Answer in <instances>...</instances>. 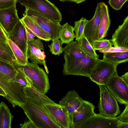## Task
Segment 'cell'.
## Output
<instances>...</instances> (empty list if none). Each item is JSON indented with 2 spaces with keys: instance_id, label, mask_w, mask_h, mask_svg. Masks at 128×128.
Segmentation results:
<instances>
[{
  "instance_id": "23",
  "label": "cell",
  "mask_w": 128,
  "mask_h": 128,
  "mask_svg": "<svg viewBox=\"0 0 128 128\" xmlns=\"http://www.w3.org/2000/svg\"><path fill=\"white\" fill-rule=\"evenodd\" d=\"M14 116L10 110L3 102L0 103V128H10Z\"/></svg>"
},
{
  "instance_id": "6",
  "label": "cell",
  "mask_w": 128,
  "mask_h": 128,
  "mask_svg": "<svg viewBox=\"0 0 128 128\" xmlns=\"http://www.w3.org/2000/svg\"><path fill=\"white\" fill-rule=\"evenodd\" d=\"M0 58V82L5 88L18 92L22 87L17 83L15 78L17 73L16 65Z\"/></svg>"
},
{
  "instance_id": "20",
  "label": "cell",
  "mask_w": 128,
  "mask_h": 128,
  "mask_svg": "<svg viewBox=\"0 0 128 128\" xmlns=\"http://www.w3.org/2000/svg\"><path fill=\"white\" fill-rule=\"evenodd\" d=\"M20 20L38 38L46 41L51 40L50 34L45 31L30 17L27 16H24Z\"/></svg>"
},
{
  "instance_id": "14",
  "label": "cell",
  "mask_w": 128,
  "mask_h": 128,
  "mask_svg": "<svg viewBox=\"0 0 128 128\" xmlns=\"http://www.w3.org/2000/svg\"><path fill=\"white\" fill-rule=\"evenodd\" d=\"M16 4L9 8L0 10V24L8 36L20 19L17 14Z\"/></svg>"
},
{
  "instance_id": "33",
  "label": "cell",
  "mask_w": 128,
  "mask_h": 128,
  "mask_svg": "<svg viewBox=\"0 0 128 128\" xmlns=\"http://www.w3.org/2000/svg\"><path fill=\"white\" fill-rule=\"evenodd\" d=\"M91 44L95 50H102L112 46V45L110 40L106 39L95 41Z\"/></svg>"
},
{
  "instance_id": "43",
  "label": "cell",
  "mask_w": 128,
  "mask_h": 128,
  "mask_svg": "<svg viewBox=\"0 0 128 128\" xmlns=\"http://www.w3.org/2000/svg\"><path fill=\"white\" fill-rule=\"evenodd\" d=\"M60 1L62 2H64L65 1H67V0H59Z\"/></svg>"
},
{
  "instance_id": "22",
  "label": "cell",
  "mask_w": 128,
  "mask_h": 128,
  "mask_svg": "<svg viewBox=\"0 0 128 128\" xmlns=\"http://www.w3.org/2000/svg\"><path fill=\"white\" fill-rule=\"evenodd\" d=\"M74 28L66 22L60 25L58 32V38L63 44H67L73 41L75 38Z\"/></svg>"
},
{
  "instance_id": "13",
  "label": "cell",
  "mask_w": 128,
  "mask_h": 128,
  "mask_svg": "<svg viewBox=\"0 0 128 128\" xmlns=\"http://www.w3.org/2000/svg\"><path fill=\"white\" fill-rule=\"evenodd\" d=\"M101 15V6L100 2L97 4L93 17L90 20H87L84 27V35L90 44L99 40L98 33Z\"/></svg>"
},
{
  "instance_id": "16",
  "label": "cell",
  "mask_w": 128,
  "mask_h": 128,
  "mask_svg": "<svg viewBox=\"0 0 128 128\" xmlns=\"http://www.w3.org/2000/svg\"><path fill=\"white\" fill-rule=\"evenodd\" d=\"M95 106L89 102L84 100L80 106L70 116L72 128L85 120L95 113Z\"/></svg>"
},
{
  "instance_id": "30",
  "label": "cell",
  "mask_w": 128,
  "mask_h": 128,
  "mask_svg": "<svg viewBox=\"0 0 128 128\" xmlns=\"http://www.w3.org/2000/svg\"><path fill=\"white\" fill-rule=\"evenodd\" d=\"M52 42L48 46L50 52L54 55L59 56L64 51L62 44L59 38L52 40Z\"/></svg>"
},
{
  "instance_id": "39",
  "label": "cell",
  "mask_w": 128,
  "mask_h": 128,
  "mask_svg": "<svg viewBox=\"0 0 128 128\" xmlns=\"http://www.w3.org/2000/svg\"><path fill=\"white\" fill-rule=\"evenodd\" d=\"M20 128H36L32 122L28 120H25L23 124H20Z\"/></svg>"
},
{
  "instance_id": "26",
  "label": "cell",
  "mask_w": 128,
  "mask_h": 128,
  "mask_svg": "<svg viewBox=\"0 0 128 128\" xmlns=\"http://www.w3.org/2000/svg\"><path fill=\"white\" fill-rule=\"evenodd\" d=\"M0 58L17 64L15 57L8 43L0 38Z\"/></svg>"
},
{
  "instance_id": "41",
  "label": "cell",
  "mask_w": 128,
  "mask_h": 128,
  "mask_svg": "<svg viewBox=\"0 0 128 128\" xmlns=\"http://www.w3.org/2000/svg\"><path fill=\"white\" fill-rule=\"evenodd\" d=\"M0 95L5 98L6 96V94L5 92L0 86Z\"/></svg>"
},
{
  "instance_id": "7",
  "label": "cell",
  "mask_w": 128,
  "mask_h": 128,
  "mask_svg": "<svg viewBox=\"0 0 128 128\" xmlns=\"http://www.w3.org/2000/svg\"><path fill=\"white\" fill-rule=\"evenodd\" d=\"M25 8L23 16H27L33 19L45 31L50 34L51 40L59 38L60 22L50 18L36 11Z\"/></svg>"
},
{
  "instance_id": "11",
  "label": "cell",
  "mask_w": 128,
  "mask_h": 128,
  "mask_svg": "<svg viewBox=\"0 0 128 128\" xmlns=\"http://www.w3.org/2000/svg\"><path fill=\"white\" fill-rule=\"evenodd\" d=\"M118 122V117H108L94 113L88 118L76 125L74 128H116Z\"/></svg>"
},
{
  "instance_id": "37",
  "label": "cell",
  "mask_w": 128,
  "mask_h": 128,
  "mask_svg": "<svg viewBox=\"0 0 128 128\" xmlns=\"http://www.w3.org/2000/svg\"><path fill=\"white\" fill-rule=\"evenodd\" d=\"M26 30L28 42L31 41L36 36L35 34L26 26L23 24Z\"/></svg>"
},
{
  "instance_id": "28",
  "label": "cell",
  "mask_w": 128,
  "mask_h": 128,
  "mask_svg": "<svg viewBox=\"0 0 128 128\" xmlns=\"http://www.w3.org/2000/svg\"><path fill=\"white\" fill-rule=\"evenodd\" d=\"M78 42L81 49L87 56L93 59H98V55L84 34Z\"/></svg>"
},
{
  "instance_id": "21",
  "label": "cell",
  "mask_w": 128,
  "mask_h": 128,
  "mask_svg": "<svg viewBox=\"0 0 128 128\" xmlns=\"http://www.w3.org/2000/svg\"><path fill=\"white\" fill-rule=\"evenodd\" d=\"M100 4L101 15L98 33L99 40H102L106 36L110 24L108 6L103 2H100Z\"/></svg>"
},
{
  "instance_id": "31",
  "label": "cell",
  "mask_w": 128,
  "mask_h": 128,
  "mask_svg": "<svg viewBox=\"0 0 128 128\" xmlns=\"http://www.w3.org/2000/svg\"><path fill=\"white\" fill-rule=\"evenodd\" d=\"M17 73L15 78L16 82L24 88L30 86L32 84L29 79L17 66Z\"/></svg>"
},
{
  "instance_id": "3",
  "label": "cell",
  "mask_w": 128,
  "mask_h": 128,
  "mask_svg": "<svg viewBox=\"0 0 128 128\" xmlns=\"http://www.w3.org/2000/svg\"><path fill=\"white\" fill-rule=\"evenodd\" d=\"M31 84L42 92L46 94L50 87L48 76L38 64L30 62L24 66L17 64Z\"/></svg>"
},
{
  "instance_id": "9",
  "label": "cell",
  "mask_w": 128,
  "mask_h": 128,
  "mask_svg": "<svg viewBox=\"0 0 128 128\" xmlns=\"http://www.w3.org/2000/svg\"><path fill=\"white\" fill-rule=\"evenodd\" d=\"M43 108L50 117L61 128H72L71 117L66 107L56 103L44 105Z\"/></svg>"
},
{
  "instance_id": "1",
  "label": "cell",
  "mask_w": 128,
  "mask_h": 128,
  "mask_svg": "<svg viewBox=\"0 0 128 128\" xmlns=\"http://www.w3.org/2000/svg\"><path fill=\"white\" fill-rule=\"evenodd\" d=\"M64 75L82 76L89 78L99 60L93 59L88 56L75 58L64 53Z\"/></svg>"
},
{
  "instance_id": "8",
  "label": "cell",
  "mask_w": 128,
  "mask_h": 128,
  "mask_svg": "<svg viewBox=\"0 0 128 128\" xmlns=\"http://www.w3.org/2000/svg\"><path fill=\"white\" fill-rule=\"evenodd\" d=\"M117 66L110 62L99 60L89 78L98 85H105L109 79L117 73Z\"/></svg>"
},
{
  "instance_id": "24",
  "label": "cell",
  "mask_w": 128,
  "mask_h": 128,
  "mask_svg": "<svg viewBox=\"0 0 128 128\" xmlns=\"http://www.w3.org/2000/svg\"><path fill=\"white\" fill-rule=\"evenodd\" d=\"M102 60L117 66L128 61V51L106 53L103 54Z\"/></svg>"
},
{
  "instance_id": "40",
  "label": "cell",
  "mask_w": 128,
  "mask_h": 128,
  "mask_svg": "<svg viewBox=\"0 0 128 128\" xmlns=\"http://www.w3.org/2000/svg\"><path fill=\"white\" fill-rule=\"evenodd\" d=\"M122 78L127 84H128V72H127L120 76Z\"/></svg>"
},
{
  "instance_id": "38",
  "label": "cell",
  "mask_w": 128,
  "mask_h": 128,
  "mask_svg": "<svg viewBox=\"0 0 128 128\" xmlns=\"http://www.w3.org/2000/svg\"><path fill=\"white\" fill-rule=\"evenodd\" d=\"M0 38L6 42L8 43V35L0 24Z\"/></svg>"
},
{
  "instance_id": "4",
  "label": "cell",
  "mask_w": 128,
  "mask_h": 128,
  "mask_svg": "<svg viewBox=\"0 0 128 128\" xmlns=\"http://www.w3.org/2000/svg\"><path fill=\"white\" fill-rule=\"evenodd\" d=\"M22 5L36 11L52 20L60 22L61 13L58 8L48 0H17Z\"/></svg>"
},
{
  "instance_id": "17",
  "label": "cell",
  "mask_w": 128,
  "mask_h": 128,
  "mask_svg": "<svg viewBox=\"0 0 128 128\" xmlns=\"http://www.w3.org/2000/svg\"><path fill=\"white\" fill-rule=\"evenodd\" d=\"M24 90L26 99L38 106L43 108L44 105L56 103L46 94L42 92L32 85L25 87Z\"/></svg>"
},
{
  "instance_id": "2",
  "label": "cell",
  "mask_w": 128,
  "mask_h": 128,
  "mask_svg": "<svg viewBox=\"0 0 128 128\" xmlns=\"http://www.w3.org/2000/svg\"><path fill=\"white\" fill-rule=\"evenodd\" d=\"M22 108L36 128H61L50 117L43 108L27 99Z\"/></svg>"
},
{
  "instance_id": "29",
  "label": "cell",
  "mask_w": 128,
  "mask_h": 128,
  "mask_svg": "<svg viewBox=\"0 0 128 128\" xmlns=\"http://www.w3.org/2000/svg\"><path fill=\"white\" fill-rule=\"evenodd\" d=\"M87 20L86 18L82 17L79 20L74 22V29L75 32L76 41H78L84 34V27Z\"/></svg>"
},
{
  "instance_id": "27",
  "label": "cell",
  "mask_w": 128,
  "mask_h": 128,
  "mask_svg": "<svg viewBox=\"0 0 128 128\" xmlns=\"http://www.w3.org/2000/svg\"><path fill=\"white\" fill-rule=\"evenodd\" d=\"M8 42L15 57L17 64L24 66L26 64L28 61L26 56L20 48L10 39Z\"/></svg>"
},
{
  "instance_id": "19",
  "label": "cell",
  "mask_w": 128,
  "mask_h": 128,
  "mask_svg": "<svg viewBox=\"0 0 128 128\" xmlns=\"http://www.w3.org/2000/svg\"><path fill=\"white\" fill-rule=\"evenodd\" d=\"M84 100L74 90H70L59 102V104L65 106L70 116L81 105Z\"/></svg>"
},
{
  "instance_id": "10",
  "label": "cell",
  "mask_w": 128,
  "mask_h": 128,
  "mask_svg": "<svg viewBox=\"0 0 128 128\" xmlns=\"http://www.w3.org/2000/svg\"><path fill=\"white\" fill-rule=\"evenodd\" d=\"M104 85L120 103L128 104V84L117 72L112 76Z\"/></svg>"
},
{
  "instance_id": "36",
  "label": "cell",
  "mask_w": 128,
  "mask_h": 128,
  "mask_svg": "<svg viewBox=\"0 0 128 128\" xmlns=\"http://www.w3.org/2000/svg\"><path fill=\"white\" fill-rule=\"evenodd\" d=\"M17 2V0H0V10L9 8Z\"/></svg>"
},
{
  "instance_id": "32",
  "label": "cell",
  "mask_w": 128,
  "mask_h": 128,
  "mask_svg": "<svg viewBox=\"0 0 128 128\" xmlns=\"http://www.w3.org/2000/svg\"><path fill=\"white\" fill-rule=\"evenodd\" d=\"M125 106L124 111L118 117V122L117 128H128V104Z\"/></svg>"
},
{
  "instance_id": "42",
  "label": "cell",
  "mask_w": 128,
  "mask_h": 128,
  "mask_svg": "<svg viewBox=\"0 0 128 128\" xmlns=\"http://www.w3.org/2000/svg\"><path fill=\"white\" fill-rule=\"evenodd\" d=\"M68 1L74 2L77 4H79L85 1L86 0H67Z\"/></svg>"
},
{
  "instance_id": "15",
  "label": "cell",
  "mask_w": 128,
  "mask_h": 128,
  "mask_svg": "<svg viewBox=\"0 0 128 128\" xmlns=\"http://www.w3.org/2000/svg\"><path fill=\"white\" fill-rule=\"evenodd\" d=\"M8 37L20 48L27 57L28 42L25 29L20 19L18 20Z\"/></svg>"
},
{
  "instance_id": "12",
  "label": "cell",
  "mask_w": 128,
  "mask_h": 128,
  "mask_svg": "<svg viewBox=\"0 0 128 128\" xmlns=\"http://www.w3.org/2000/svg\"><path fill=\"white\" fill-rule=\"evenodd\" d=\"M44 46L41 39L38 38H34L32 41L28 42L27 52V58L30 59L31 62L43 65L46 72H48L46 64Z\"/></svg>"
},
{
  "instance_id": "35",
  "label": "cell",
  "mask_w": 128,
  "mask_h": 128,
  "mask_svg": "<svg viewBox=\"0 0 128 128\" xmlns=\"http://www.w3.org/2000/svg\"><path fill=\"white\" fill-rule=\"evenodd\" d=\"M128 0H109L111 6L115 10H119Z\"/></svg>"
},
{
  "instance_id": "5",
  "label": "cell",
  "mask_w": 128,
  "mask_h": 128,
  "mask_svg": "<svg viewBox=\"0 0 128 128\" xmlns=\"http://www.w3.org/2000/svg\"><path fill=\"white\" fill-rule=\"evenodd\" d=\"M98 85L100 90L98 106L99 114L107 117H116L120 113L117 100L105 86Z\"/></svg>"
},
{
  "instance_id": "18",
  "label": "cell",
  "mask_w": 128,
  "mask_h": 128,
  "mask_svg": "<svg viewBox=\"0 0 128 128\" xmlns=\"http://www.w3.org/2000/svg\"><path fill=\"white\" fill-rule=\"evenodd\" d=\"M110 41L114 46L128 48V16L112 34Z\"/></svg>"
},
{
  "instance_id": "34",
  "label": "cell",
  "mask_w": 128,
  "mask_h": 128,
  "mask_svg": "<svg viewBox=\"0 0 128 128\" xmlns=\"http://www.w3.org/2000/svg\"><path fill=\"white\" fill-rule=\"evenodd\" d=\"M128 51V48L119 46H112L99 50V52L103 54L106 53Z\"/></svg>"
},
{
  "instance_id": "25",
  "label": "cell",
  "mask_w": 128,
  "mask_h": 128,
  "mask_svg": "<svg viewBox=\"0 0 128 128\" xmlns=\"http://www.w3.org/2000/svg\"><path fill=\"white\" fill-rule=\"evenodd\" d=\"M64 53L71 57L78 58L87 56L81 49L78 42L72 41L63 48Z\"/></svg>"
}]
</instances>
